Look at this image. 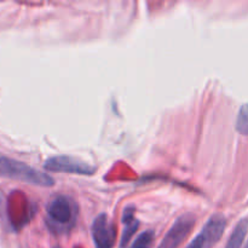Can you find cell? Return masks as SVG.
I'll return each instance as SVG.
<instances>
[{
	"label": "cell",
	"mask_w": 248,
	"mask_h": 248,
	"mask_svg": "<svg viewBox=\"0 0 248 248\" xmlns=\"http://www.w3.org/2000/svg\"><path fill=\"white\" fill-rule=\"evenodd\" d=\"M236 131L240 135L248 136V104H244L237 113Z\"/></svg>",
	"instance_id": "cell-9"
},
{
	"label": "cell",
	"mask_w": 248,
	"mask_h": 248,
	"mask_svg": "<svg viewBox=\"0 0 248 248\" xmlns=\"http://www.w3.org/2000/svg\"><path fill=\"white\" fill-rule=\"evenodd\" d=\"M47 223L55 234H65L77 222V206L69 198L58 195L48 202L46 207Z\"/></svg>",
	"instance_id": "cell-2"
},
{
	"label": "cell",
	"mask_w": 248,
	"mask_h": 248,
	"mask_svg": "<svg viewBox=\"0 0 248 248\" xmlns=\"http://www.w3.org/2000/svg\"><path fill=\"white\" fill-rule=\"evenodd\" d=\"M248 232V218H242L232 230L224 248H241Z\"/></svg>",
	"instance_id": "cell-8"
},
{
	"label": "cell",
	"mask_w": 248,
	"mask_h": 248,
	"mask_svg": "<svg viewBox=\"0 0 248 248\" xmlns=\"http://www.w3.org/2000/svg\"><path fill=\"white\" fill-rule=\"evenodd\" d=\"M0 177L44 188H51L55 186V179L50 174L39 171L18 160L2 155H0Z\"/></svg>",
	"instance_id": "cell-1"
},
{
	"label": "cell",
	"mask_w": 248,
	"mask_h": 248,
	"mask_svg": "<svg viewBox=\"0 0 248 248\" xmlns=\"http://www.w3.org/2000/svg\"><path fill=\"white\" fill-rule=\"evenodd\" d=\"M195 223L196 218L194 215L191 213L182 215L170 228L157 248H178L189 236L190 232L195 227Z\"/></svg>",
	"instance_id": "cell-5"
},
{
	"label": "cell",
	"mask_w": 248,
	"mask_h": 248,
	"mask_svg": "<svg viewBox=\"0 0 248 248\" xmlns=\"http://www.w3.org/2000/svg\"><path fill=\"white\" fill-rule=\"evenodd\" d=\"M91 235L96 248H114L116 241V228L107 213H101L93 219Z\"/></svg>",
	"instance_id": "cell-6"
},
{
	"label": "cell",
	"mask_w": 248,
	"mask_h": 248,
	"mask_svg": "<svg viewBox=\"0 0 248 248\" xmlns=\"http://www.w3.org/2000/svg\"><path fill=\"white\" fill-rule=\"evenodd\" d=\"M227 219L220 213H216L203 225L200 234L190 242L186 248H212L223 236Z\"/></svg>",
	"instance_id": "cell-4"
},
{
	"label": "cell",
	"mask_w": 248,
	"mask_h": 248,
	"mask_svg": "<svg viewBox=\"0 0 248 248\" xmlns=\"http://www.w3.org/2000/svg\"><path fill=\"white\" fill-rule=\"evenodd\" d=\"M74 248H80V247H74Z\"/></svg>",
	"instance_id": "cell-13"
},
{
	"label": "cell",
	"mask_w": 248,
	"mask_h": 248,
	"mask_svg": "<svg viewBox=\"0 0 248 248\" xmlns=\"http://www.w3.org/2000/svg\"><path fill=\"white\" fill-rule=\"evenodd\" d=\"M153 240H154V232L152 230H147V232H142L135 240L131 248H150L153 244Z\"/></svg>",
	"instance_id": "cell-10"
},
{
	"label": "cell",
	"mask_w": 248,
	"mask_h": 248,
	"mask_svg": "<svg viewBox=\"0 0 248 248\" xmlns=\"http://www.w3.org/2000/svg\"><path fill=\"white\" fill-rule=\"evenodd\" d=\"M123 224L124 230L123 235H121L120 240V247L119 248H127L128 244L131 242L132 237L137 232L138 228H140V220L136 218L135 208L132 206H128L125 208L123 213Z\"/></svg>",
	"instance_id": "cell-7"
},
{
	"label": "cell",
	"mask_w": 248,
	"mask_h": 248,
	"mask_svg": "<svg viewBox=\"0 0 248 248\" xmlns=\"http://www.w3.org/2000/svg\"><path fill=\"white\" fill-rule=\"evenodd\" d=\"M44 169L48 172L73 173L80 176H92L96 172V167L91 164L70 155H57L50 157L44 164Z\"/></svg>",
	"instance_id": "cell-3"
},
{
	"label": "cell",
	"mask_w": 248,
	"mask_h": 248,
	"mask_svg": "<svg viewBox=\"0 0 248 248\" xmlns=\"http://www.w3.org/2000/svg\"><path fill=\"white\" fill-rule=\"evenodd\" d=\"M53 248H61V247H60V246H55Z\"/></svg>",
	"instance_id": "cell-12"
},
{
	"label": "cell",
	"mask_w": 248,
	"mask_h": 248,
	"mask_svg": "<svg viewBox=\"0 0 248 248\" xmlns=\"http://www.w3.org/2000/svg\"><path fill=\"white\" fill-rule=\"evenodd\" d=\"M244 248H248V240H247V242H246V246H245Z\"/></svg>",
	"instance_id": "cell-11"
}]
</instances>
